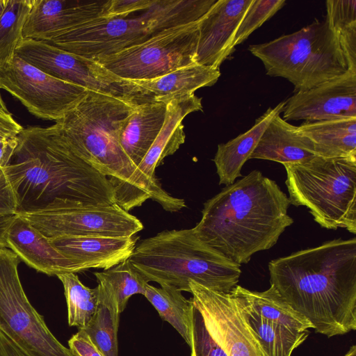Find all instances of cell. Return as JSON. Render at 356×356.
<instances>
[{"mask_svg":"<svg viewBox=\"0 0 356 356\" xmlns=\"http://www.w3.org/2000/svg\"><path fill=\"white\" fill-rule=\"evenodd\" d=\"M270 283L327 337L356 330V238H341L268 263Z\"/></svg>","mask_w":356,"mask_h":356,"instance_id":"1","label":"cell"},{"mask_svg":"<svg viewBox=\"0 0 356 356\" xmlns=\"http://www.w3.org/2000/svg\"><path fill=\"white\" fill-rule=\"evenodd\" d=\"M5 170L17 193L19 211L56 200L116 204L109 179L72 150L57 123L24 128Z\"/></svg>","mask_w":356,"mask_h":356,"instance_id":"2","label":"cell"},{"mask_svg":"<svg viewBox=\"0 0 356 356\" xmlns=\"http://www.w3.org/2000/svg\"><path fill=\"white\" fill-rule=\"evenodd\" d=\"M290 204L275 181L254 170L206 201L193 229L200 241L241 266L274 246L293 223Z\"/></svg>","mask_w":356,"mask_h":356,"instance_id":"3","label":"cell"},{"mask_svg":"<svg viewBox=\"0 0 356 356\" xmlns=\"http://www.w3.org/2000/svg\"><path fill=\"white\" fill-rule=\"evenodd\" d=\"M140 103L88 90L85 97L56 122L72 150L100 174L108 177L115 203L124 210L140 206L154 193L119 140L125 120Z\"/></svg>","mask_w":356,"mask_h":356,"instance_id":"4","label":"cell"},{"mask_svg":"<svg viewBox=\"0 0 356 356\" xmlns=\"http://www.w3.org/2000/svg\"><path fill=\"white\" fill-rule=\"evenodd\" d=\"M129 259L148 282L189 293V283L195 282L229 293L241 274L240 265L200 241L193 228L165 230L145 238Z\"/></svg>","mask_w":356,"mask_h":356,"instance_id":"5","label":"cell"},{"mask_svg":"<svg viewBox=\"0 0 356 356\" xmlns=\"http://www.w3.org/2000/svg\"><path fill=\"white\" fill-rule=\"evenodd\" d=\"M217 1L155 0L145 10L123 17H102L67 31L47 42L67 52L95 59L199 22Z\"/></svg>","mask_w":356,"mask_h":356,"instance_id":"6","label":"cell"},{"mask_svg":"<svg viewBox=\"0 0 356 356\" xmlns=\"http://www.w3.org/2000/svg\"><path fill=\"white\" fill-rule=\"evenodd\" d=\"M283 165L290 204L306 207L323 228L356 234V157L316 156Z\"/></svg>","mask_w":356,"mask_h":356,"instance_id":"7","label":"cell"},{"mask_svg":"<svg viewBox=\"0 0 356 356\" xmlns=\"http://www.w3.org/2000/svg\"><path fill=\"white\" fill-rule=\"evenodd\" d=\"M266 74L286 79L294 92L311 89L345 73L348 65L339 41L326 20L316 19L292 33L249 46Z\"/></svg>","mask_w":356,"mask_h":356,"instance_id":"8","label":"cell"},{"mask_svg":"<svg viewBox=\"0 0 356 356\" xmlns=\"http://www.w3.org/2000/svg\"><path fill=\"white\" fill-rule=\"evenodd\" d=\"M20 261L0 245V332L27 356H76L53 335L29 302L18 274Z\"/></svg>","mask_w":356,"mask_h":356,"instance_id":"9","label":"cell"},{"mask_svg":"<svg viewBox=\"0 0 356 356\" xmlns=\"http://www.w3.org/2000/svg\"><path fill=\"white\" fill-rule=\"evenodd\" d=\"M47 238L103 236L129 237L143 229L142 222L118 204H88L56 200L17 213Z\"/></svg>","mask_w":356,"mask_h":356,"instance_id":"10","label":"cell"},{"mask_svg":"<svg viewBox=\"0 0 356 356\" xmlns=\"http://www.w3.org/2000/svg\"><path fill=\"white\" fill-rule=\"evenodd\" d=\"M198 22L165 31L145 42L93 60L115 75L150 80L195 63Z\"/></svg>","mask_w":356,"mask_h":356,"instance_id":"11","label":"cell"},{"mask_svg":"<svg viewBox=\"0 0 356 356\" xmlns=\"http://www.w3.org/2000/svg\"><path fill=\"white\" fill-rule=\"evenodd\" d=\"M0 89L18 99L38 118L56 122L72 109L88 91L47 74L16 55L0 66Z\"/></svg>","mask_w":356,"mask_h":356,"instance_id":"12","label":"cell"},{"mask_svg":"<svg viewBox=\"0 0 356 356\" xmlns=\"http://www.w3.org/2000/svg\"><path fill=\"white\" fill-rule=\"evenodd\" d=\"M15 55L56 79L80 86L88 90L122 97L127 81L96 60L64 51L47 42L23 38Z\"/></svg>","mask_w":356,"mask_h":356,"instance_id":"13","label":"cell"},{"mask_svg":"<svg viewBox=\"0 0 356 356\" xmlns=\"http://www.w3.org/2000/svg\"><path fill=\"white\" fill-rule=\"evenodd\" d=\"M191 298L214 341L227 356H266L229 293L189 283Z\"/></svg>","mask_w":356,"mask_h":356,"instance_id":"14","label":"cell"},{"mask_svg":"<svg viewBox=\"0 0 356 356\" xmlns=\"http://www.w3.org/2000/svg\"><path fill=\"white\" fill-rule=\"evenodd\" d=\"M202 111V98L195 94L175 97L166 102L163 127L137 170L154 193V200L170 212L186 207L183 199L171 196L161 187L155 176V169L168 156L172 155L185 142L182 121L191 113Z\"/></svg>","mask_w":356,"mask_h":356,"instance_id":"15","label":"cell"},{"mask_svg":"<svg viewBox=\"0 0 356 356\" xmlns=\"http://www.w3.org/2000/svg\"><path fill=\"white\" fill-rule=\"evenodd\" d=\"M356 117V72L347 70L286 100L283 119L316 122Z\"/></svg>","mask_w":356,"mask_h":356,"instance_id":"16","label":"cell"},{"mask_svg":"<svg viewBox=\"0 0 356 356\" xmlns=\"http://www.w3.org/2000/svg\"><path fill=\"white\" fill-rule=\"evenodd\" d=\"M111 0H34L23 38L49 42L58 35L106 16Z\"/></svg>","mask_w":356,"mask_h":356,"instance_id":"17","label":"cell"},{"mask_svg":"<svg viewBox=\"0 0 356 356\" xmlns=\"http://www.w3.org/2000/svg\"><path fill=\"white\" fill-rule=\"evenodd\" d=\"M253 0H218L198 22L195 63L219 69L232 52V40Z\"/></svg>","mask_w":356,"mask_h":356,"instance_id":"18","label":"cell"},{"mask_svg":"<svg viewBox=\"0 0 356 356\" xmlns=\"http://www.w3.org/2000/svg\"><path fill=\"white\" fill-rule=\"evenodd\" d=\"M3 239L6 248L39 272L56 276L78 273L74 264L58 250L47 237L17 214L6 227Z\"/></svg>","mask_w":356,"mask_h":356,"instance_id":"19","label":"cell"},{"mask_svg":"<svg viewBox=\"0 0 356 356\" xmlns=\"http://www.w3.org/2000/svg\"><path fill=\"white\" fill-rule=\"evenodd\" d=\"M49 239L81 272L89 268L106 270L128 259L134 251L138 237L83 236Z\"/></svg>","mask_w":356,"mask_h":356,"instance_id":"20","label":"cell"},{"mask_svg":"<svg viewBox=\"0 0 356 356\" xmlns=\"http://www.w3.org/2000/svg\"><path fill=\"white\" fill-rule=\"evenodd\" d=\"M316 156L312 141L300 132L298 127L278 115L268 124L250 159L268 160L284 165L307 161Z\"/></svg>","mask_w":356,"mask_h":356,"instance_id":"21","label":"cell"},{"mask_svg":"<svg viewBox=\"0 0 356 356\" xmlns=\"http://www.w3.org/2000/svg\"><path fill=\"white\" fill-rule=\"evenodd\" d=\"M165 113V103L152 99L138 104L124 122L120 144L136 168L159 135Z\"/></svg>","mask_w":356,"mask_h":356,"instance_id":"22","label":"cell"},{"mask_svg":"<svg viewBox=\"0 0 356 356\" xmlns=\"http://www.w3.org/2000/svg\"><path fill=\"white\" fill-rule=\"evenodd\" d=\"M286 101L280 102L275 107H270L247 131L225 143L218 145L213 159L219 184L230 185L236 178L241 177V169L257 147L261 136L270 122L283 111Z\"/></svg>","mask_w":356,"mask_h":356,"instance_id":"23","label":"cell"},{"mask_svg":"<svg viewBox=\"0 0 356 356\" xmlns=\"http://www.w3.org/2000/svg\"><path fill=\"white\" fill-rule=\"evenodd\" d=\"M220 76L218 68L193 63L154 79L132 81L149 98L166 104L175 97L192 95L197 89L214 85Z\"/></svg>","mask_w":356,"mask_h":356,"instance_id":"24","label":"cell"},{"mask_svg":"<svg viewBox=\"0 0 356 356\" xmlns=\"http://www.w3.org/2000/svg\"><path fill=\"white\" fill-rule=\"evenodd\" d=\"M240 305L263 319L298 332L307 331L313 325L295 310L273 285L264 291H254L236 285L229 293Z\"/></svg>","mask_w":356,"mask_h":356,"instance_id":"25","label":"cell"},{"mask_svg":"<svg viewBox=\"0 0 356 356\" xmlns=\"http://www.w3.org/2000/svg\"><path fill=\"white\" fill-rule=\"evenodd\" d=\"M298 129L312 141L316 156L356 157V117L304 122Z\"/></svg>","mask_w":356,"mask_h":356,"instance_id":"26","label":"cell"},{"mask_svg":"<svg viewBox=\"0 0 356 356\" xmlns=\"http://www.w3.org/2000/svg\"><path fill=\"white\" fill-rule=\"evenodd\" d=\"M98 282L99 300L121 314L135 294L144 296L147 280L129 259L102 272L94 273Z\"/></svg>","mask_w":356,"mask_h":356,"instance_id":"27","label":"cell"},{"mask_svg":"<svg viewBox=\"0 0 356 356\" xmlns=\"http://www.w3.org/2000/svg\"><path fill=\"white\" fill-rule=\"evenodd\" d=\"M235 302L266 356H291L308 337V331L298 332L269 322Z\"/></svg>","mask_w":356,"mask_h":356,"instance_id":"28","label":"cell"},{"mask_svg":"<svg viewBox=\"0 0 356 356\" xmlns=\"http://www.w3.org/2000/svg\"><path fill=\"white\" fill-rule=\"evenodd\" d=\"M144 296L161 318L169 323L191 346L193 305L181 291L169 286L156 287L147 284Z\"/></svg>","mask_w":356,"mask_h":356,"instance_id":"29","label":"cell"},{"mask_svg":"<svg viewBox=\"0 0 356 356\" xmlns=\"http://www.w3.org/2000/svg\"><path fill=\"white\" fill-rule=\"evenodd\" d=\"M325 20L337 37L348 70L356 72V0H327Z\"/></svg>","mask_w":356,"mask_h":356,"instance_id":"30","label":"cell"},{"mask_svg":"<svg viewBox=\"0 0 356 356\" xmlns=\"http://www.w3.org/2000/svg\"><path fill=\"white\" fill-rule=\"evenodd\" d=\"M57 277L64 288L69 325L84 329L98 308V287L91 289L85 286L74 273H63Z\"/></svg>","mask_w":356,"mask_h":356,"instance_id":"31","label":"cell"},{"mask_svg":"<svg viewBox=\"0 0 356 356\" xmlns=\"http://www.w3.org/2000/svg\"><path fill=\"white\" fill-rule=\"evenodd\" d=\"M34 0H6L0 17V66L13 60Z\"/></svg>","mask_w":356,"mask_h":356,"instance_id":"32","label":"cell"},{"mask_svg":"<svg viewBox=\"0 0 356 356\" xmlns=\"http://www.w3.org/2000/svg\"><path fill=\"white\" fill-rule=\"evenodd\" d=\"M120 314L99 302L98 308L83 330L105 356H118V330Z\"/></svg>","mask_w":356,"mask_h":356,"instance_id":"33","label":"cell"},{"mask_svg":"<svg viewBox=\"0 0 356 356\" xmlns=\"http://www.w3.org/2000/svg\"><path fill=\"white\" fill-rule=\"evenodd\" d=\"M285 3V0H253L236 30L231 45L232 51L282 8Z\"/></svg>","mask_w":356,"mask_h":356,"instance_id":"34","label":"cell"},{"mask_svg":"<svg viewBox=\"0 0 356 356\" xmlns=\"http://www.w3.org/2000/svg\"><path fill=\"white\" fill-rule=\"evenodd\" d=\"M190 348L191 356H227L209 334L200 312L194 305Z\"/></svg>","mask_w":356,"mask_h":356,"instance_id":"35","label":"cell"},{"mask_svg":"<svg viewBox=\"0 0 356 356\" xmlns=\"http://www.w3.org/2000/svg\"><path fill=\"white\" fill-rule=\"evenodd\" d=\"M24 128L8 111L0 108V167L10 163L18 144V136Z\"/></svg>","mask_w":356,"mask_h":356,"instance_id":"36","label":"cell"},{"mask_svg":"<svg viewBox=\"0 0 356 356\" xmlns=\"http://www.w3.org/2000/svg\"><path fill=\"white\" fill-rule=\"evenodd\" d=\"M19 204L15 190L6 172L0 167V216L16 215Z\"/></svg>","mask_w":356,"mask_h":356,"instance_id":"37","label":"cell"},{"mask_svg":"<svg viewBox=\"0 0 356 356\" xmlns=\"http://www.w3.org/2000/svg\"><path fill=\"white\" fill-rule=\"evenodd\" d=\"M155 0H111L105 17H123L149 8Z\"/></svg>","mask_w":356,"mask_h":356,"instance_id":"38","label":"cell"},{"mask_svg":"<svg viewBox=\"0 0 356 356\" xmlns=\"http://www.w3.org/2000/svg\"><path fill=\"white\" fill-rule=\"evenodd\" d=\"M68 346L76 356H105L83 330H79L71 337L68 341Z\"/></svg>","mask_w":356,"mask_h":356,"instance_id":"39","label":"cell"},{"mask_svg":"<svg viewBox=\"0 0 356 356\" xmlns=\"http://www.w3.org/2000/svg\"><path fill=\"white\" fill-rule=\"evenodd\" d=\"M0 353L2 356H27L11 340L1 332Z\"/></svg>","mask_w":356,"mask_h":356,"instance_id":"40","label":"cell"},{"mask_svg":"<svg viewBox=\"0 0 356 356\" xmlns=\"http://www.w3.org/2000/svg\"><path fill=\"white\" fill-rule=\"evenodd\" d=\"M343 356H356V346H352Z\"/></svg>","mask_w":356,"mask_h":356,"instance_id":"41","label":"cell"},{"mask_svg":"<svg viewBox=\"0 0 356 356\" xmlns=\"http://www.w3.org/2000/svg\"><path fill=\"white\" fill-rule=\"evenodd\" d=\"M6 0H0V17L5 8Z\"/></svg>","mask_w":356,"mask_h":356,"instance_id":"42","label":"cell"},{"mask_svg":"<svg viewBox=\"0 0 356 356\" xmlns=\"http://www.w3.org/2000/svg\"><path fill=\"white\" fill-rule=\"evenodd\" d=\"M0 108L3 109V110H6V111H8L7 108H6V106L4 103V102L3 101V99L1 96V94H0Z\"/></svg>","mask_w":356,"mask_h":356,"instance_id":"43","label":"cell"},{"mask_svg":"<svg viewBox=\"0 0 356 356\" xmlns=\"http://www.w3.org/2000/svg\"><path fill=\"white\" fill-rule=\"evenodd\" d=\"M0 356H2V355H1V353H0Z\"/></svg>","mask_w":356,"mask_h":356,"instance_id":"44","label":"cell"}]
</instances>
